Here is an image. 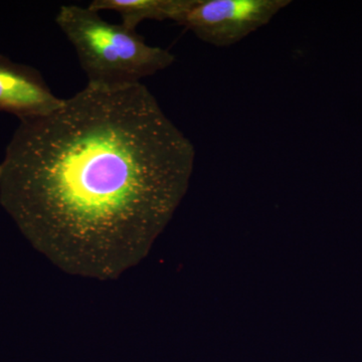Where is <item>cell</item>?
<instances>
[{"label":"cell","mask_w":362,"mask_h":362,"mask_svg":"<svg viewBox=\"0 0 362 362\" xmlns=\"http://www.w3.org/2000/svg\"><path fill=\"white\" fill-rule=\"evenodd\" d=\"M290 0H187L175 23L197 39L230 47L268 25Z\"/></svg>","instance_id":"cell-3"},{"label":"cell","mask_w":362,"mask_h":362,"mask_svg":"<svg viewBox=\"0 0 362 362\" xmlns=\"http://www.w3.org/2000/svg\"><path fill=\"white\" fill-rule=\"evenodd\" d=\"M56 23L77 54L88 85L115 89L141 83L169 68L175 57L141 35L102 18L89 6L59 7Z\"/></svg>","instance_id":"cell-2"},{"label":"cell","mask_w":362,"mask_h":362,"mask_svg":"<svg viewBox=\"0 0 362 362\" xmlns=\"http://www.w3.org/2000/svg\"><path fill=\"white\" fill-rule=\"evenodd\" d=\"M0 162V204L71 275L118 278L148 254L187 194L194 144L139 83L86 86L20 120Z\"/></svg>","instance_id":"cell-1"},{"label":"cell","mask_w":362,"mask_h":362,"mask_svg":"<svg viewBox=\"0 0 362 362\" xmlns=\"http://www.w3.org/2000/svg\"><path fill=\"white\" fill-rule=\"evenodd\" d=\"M187 0H94L89 6L93 11H115L122 25L134 30L144 21H173L185 6Z\"/></svg>","instance_id":"cell-5"},{"label":"cell","mask_w":362,"mask_h":362,"mask_svg":"<svg viewBox=\"0 0 362 362\" xmlns=\"http://www.w3.org/2000/svg\"><path fill=\"white\" fill-rule=\"evenodd\" d=\"M39 71L0 54V111L20 120L52 113L63 104Z\"/></svg>","instance_id":"cell-4"}]
</instances>
